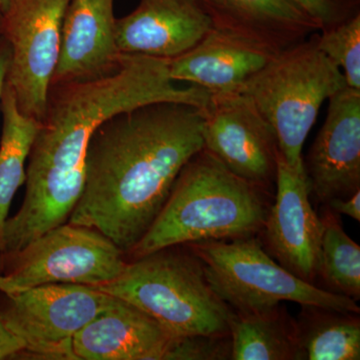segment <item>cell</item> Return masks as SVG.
Here are the masks:
<instances>
[{
	"mask_svg": "<svg viewBox=\"0 0 360 360\" xmlns=\"http://www.w3.org/2000/svg\"><path fill=\"white\" fill-rule=\"evenodd\" d=\"M115 0H70L51 85L108 75L123 54L115 39Z\"/></svg>",
	"mask_w": 360,
	"mask_h": 360,
	"instance_id": "14",
	"label": "cell"
},
{
	"mask_svg": "<svg viewBox=\"0 0 360 360\" xmlns=\"http://www.w3.org/2000/svg\"><path fill=\"white\" fill-rule=\"evenodd\" d=\"M70 0H11L0 14V34L11 49L6 84L23 115L41 120L60 53Z\"/></svg>",
	"mask_w": 360,
	"mask_h": 360,
	"instance_id": "9",
	"label": "cell"
},
{
	"mask_svg": "<svg viewBox=\"0 0 360 360\" xmlns=\"http://www.w3.org/2000/svg\"><path fill=\"white\" fill-rule=\"evenodd\" d=\"M319 49L342 68L348 87L360 90V13L317 33Z\"/></svg>",
	"mask_w": 360,
	"mask_h": 360,
	"instance_id": "22",
	"label": "cell"
},
{
	"mask_svg": "<svg viewBox=\"0 0 360 360\" xmlns=\"http://www.w3.org/2000/svg\"><path fill=\"white\" fill-rule=\"evenodd\" d=\"M127 257L94 229L65 222L14 252L0 253L9 292L53 283L96 286L116 278Z\"/></svg>",
	"mask_w": 360,
	"mask_h": 360,
	"instance_id": "7",
	"label": "cell"
},
{
	"mask_svg": "<svg viewBox=\"0 0 360 360\" xmlns=\"http://www.w3.org/2000/svg\"><path fill=\"white\" fill-rule=\"evenodd\" d=\"M321 222L319 276L329 291L357 302L360 298V246L345 233L333 212H326Z\"/></svg>",
	"mask_w": 360,
	"mask_h": 360,
	"instance_id": "21",
	"label": "cell"
},
{
	"mask_svg": "<svg viewBox=\"0 0 360 360\" xmlns=\"http://www.w3.org/2000/svg\"><path fill=\"white\" fill-rule=\"evenodd\" d=\"M94 288L134 305L175 336L229 333L234 310L210 288L200 258L186 245L127 260L120 276Z\"/></svg>",
	"mask_w": 360,
	"mask_h": 360,
	"instance_id": "4",
	"label": "cell"
},
{
	"mask_svg": "<svg viewBox=\"0 0 360 360\" xmlns=\"http://www.w3.org/2000/svg\"><path fill=\"white\" fill-rule=\"evenodd\" d=\"M229 335L231 359H303L297 322L281 304L255 314L234 311Z\"/></svg>",
	"mask_w": 360,
	"mask_h": 360,
	"instance_id": "18",
	"label": "cell"
},
{
	"mask_svg": "<svg viewBox=\"0 0 360 360\" xmlns=\"http://www.w3.org/2000/svg\"><path fill=\"white\" fill-rule=\"evenodd\" d=\"M328 110L305 165L310 191L322 203L360 191V90L345 86Z\"/></svg>",
	"mask_w": 360,
	"mask_h": 360,
	"instance_id": "12",
	"label": "cell"
},
{
	"mask_svg": "<svg viewBox=\"0 0 360 360\" xmlns=\"http://www.w3.org/2000/svg\"><path fill=\"white\" fill-rule=\"evenodd\" d=\"M212 28L272 52H281L319 32L290 0H200Z\"/></svg>",
	"mask_w": 360,
	"mask_h": 360,
	"instance_id": "16",
	"label": "cell"
},
{
	"mask_svg": "<svg viewBox=\"0 0 360 360\" xmlns=\"http://www.w3.org/2000/svg\"><path fill=\"white\" fill-rule=\"evenodd\" d=\"M231 359V338L227 335L174 336L161 360Z\"/></svg>",
	"mask_w": 360,
	"mask_h": 360,
	"instance_id": "23",
	"label": "cell"
},
{
	"mask_svg": "<svg viewBox=\"0 0 360 360\" xmlns=\"http://www.w3.org/2000/svg\"><path fill=\"white\" fill-rule=\"evenodd\" d=\"M0 292L8 293L9 288L6 278L0 274Z\"/></svg>",
	"mask_w": 360,
	"mask_h": 360,
	"instance_id": "28",
	"label": "cell"
},
{
	"mask_svg": "<svg viewBox=\"0 0 360 360\" xmlns=\"http://www.w3.org/2000/svg\"><path fill=\"white\" fill-rule=\"evenodd\" d=\"M112 300L113 296L94 286L44 284L0 292V317L25 343L22 355L73 360V338Z\"/></svg>",
	"mask_w": 360,
	"mask_h": 360,
	"instance_id": "8",
	"label": "cell"
},
{
	"mask_svg": "<svg viewBox=\"0 0 360 360\" xmlns=\"http://www.w3.org/2000/svg\"><path fill=\"white\" fill-rule=\"evenodd\" d=\"M169 59L123 54L115 70L92 79L51 85L26 168V191L7 219L0 253L14 252L65 224L84 193L86 153L94 130L111 116L155 103L203 108L210 94L179 86Z\"/></svg>",
	"mask_w": 360,
	"mask_h": 360,
	"instance_id": "1",
	"label": "cell"
},
{
	"mask_svg": "<svg viewBox=\"0 0 360 360\" xmlns=\"http://www.w3.org/2000/svg\"><path fill=\"white\" fill-rule=\"evenodd\" d=\"M186 245L200 258L212 290L238 314L265 311L285 302L360 312L352 298L317 288L277 264L252 236Z\"/></svg>",
	"mask_w": 360,
	"mask_h": 360,
	"instance_id": "6",
	"label": "cell"
},
{
	"mask_svg": "<svg viewBox=\"0 0 360 360\" xmlns=\"http://www.w3.org/2000/svg\"><path fill=\"white\" fill-rule=\"evenodd\" d=\"M25 349V343L9 330L0 317V360L22 355Z\"/></svg>",
	"mask_w": 360,
	"mask_h": 360,
	"instance_id": "25",
	"label": "cell"
},
{
	"mask_svg": "<svg viewBox=\"0 0 360 360\" xmlns=\"http://www.w3.org/2000/svg\"><path fill=\"white\" fill-rule=\"evenodd\" d=\"M317 23L329 30L360 13V0H290Z\"/></svg>",
	"mask_w": 360,
	"mask_h": 360,
	"instance_id": "24",
	"label": "cell"
},
{
	"mask_svg": "<svg viewBox=\"0 0 360 360\" xmlns=\"http://www.w3.org/2000/svg\"><path fill=\"white\" fill-rule=\"evenodd\" d=\"M9 4H11V0H0V14L6 11Z\"/></svg>",
	"mask_w": 360,
	"mask_h": 360,
	"instance_id": "29",
	"label": "cell"
},
{
	"mask_svg": "<svg viewBox=\"0 0 360 360\" xmlns=\"http://www.w3.org/2000/svg\"><path fill=\"white\" fill-rule=\"evenodd\" d=\"M296 322L303 359H360V321L356 314L302 307Z\"/></svg>",
	"mask_w": 360,
	"mask_h": 360,
	"instance_id": "20",
	"label": "cell"
},
{
	"mask_svg": "<svg viewBox=\"0 0 360 360\" xmlns=\"http://www.w3.org/2000/svg\"><path fill=\"white\" fill-rule=\"evenodd\" d=\"M201 108L155 103L101 123L87 146L84 193L68 222L96 229L125 257L167 202L180 172L205 148Z\"/></svg>",
	"mask_w": 360,
	"mask_h": 360,
	"instance_id": "2",
	"label": "cell"
},
{
	"mask_svg": "<svg viewBox=\"0 0 360 360\" xmlns=\"http://www.w3.org/2000/svg\"><path fill=\"white\" fill-rule=\"evenodd\" d=\"M134 305L113 297L72 340L75 360H161L174 338Z\"/></svg>",
	"mask_w": 360,
	"mask_h": 360,
	"instance_id": "15",
	"label": "cell"
},
{
	"mask_svg": "<svg viewBox=\"0 0 360 360\" xmlns=\"http://www.w3.org/2000/svg\"><path fill=\"white\" fill-rule=\"evenodd\" d=\"M11 49L8 42L0 34V101L6 86L7 72L11 65Z\"/></svg>",
	"mask_w": 360,
	"mask_h": 360,
	"instance_id": "27",
	"label": "cell"
},
{
	"mask_svg": "<svg viewBox=\"0 0 360 360\" xmlns=\"http://www.w3.org/2000/svg\"><path fill=\"white\" fill-rule=\"evenodd\" d=\"M276 54L212 28L193 49L169 59V75L210 94H229L239 91Z\"/></svg>",
	"mask_w": 360,
	"mask_h": 360,
	"instance_id": "17",
	"label": "cell"
},
{
	"mask_svg": "<svg viewBox=\"0 0 360 360\" xmlns=\"http://www.w3.org/2000/svg\"><path fill=\"white\" fill-rule=\"evenodd\" d=\"M316 37L317 32L276 53L239 89L270 123L281 155L292 167L304 165L303 144L322 104L347 86Z\"/></svg>",
	"mask_w": 360,
	"mask_h": 360,
	"instance_id": "5",
	"label": "cell"
},
{
	"mask_svg": "<svg viewBox=\"0 0 360 360\" xmlns=\"http://www.w3.org/2000/svg\"><path fill=\"white\" fill-rule=\"evenodd\" d=\"M262 193L203 148L181 170L160 214L127 259L169 246L253 236L264 229L269 212Z\"/></svg>",
	"mask_w": 360,
	"mask_h": 360,
	"instance_id": "3",
	"label": "cell"
},
{
	"mask_svg": "<svg viewBox=\"0 0 360 360\" xmlns=\"http://www.w3.org/2000/svg\"><path fill=\"white\" fill-rule=\"evenodd\" d=\"M212 30L200 0H139L132 13L116 18L115 39L122 54L172 59Z\"/></svg>",
	"mask_w": 360,
	"mask_h": 360,
	"instance_id": "13",
	"label": "cell"
},
{
	"mask_svg": "<svg viewBox=\"0 0 360 360\" xmlns=\"http://www.w3.org/2000/svg\"><path fill=\"white\" fill-rule=\"evenodd\" d=\"M333 212L360 221V191L347 198H335L328 203Z\"/></svg>",
	"mask_w": 360,
	"mask_h": 360,
	"instance_id": "26",
	"label": "cell"
},
{
	"mask_svg": "<svg viewBox=\"0 0 360 360\" xmlns=\"http://www.w3.org/2000/svg\"><path fill=\"white\" fill-rule=\"evenodd\" d=\"M276 184V202L262 229L267 248L284 269L314 283L319 276L322 222L309 201L304 165L290 167L279 151Z\"/></svg>",
	"mask_w": 360,
	"mask_h": 360,
	"instance_id": "11",
	"label": "cell"
},
{
	"mask_svg": "<svg viewBox=\"0 0 360 360\" xmlns=\"http://www.w3.org/2000/svg\"><path fill=\"white\" fill-rule=\"evenodd\" d=\"M205 149L229 172L265 191L276 182L278 141L270 123L241 92L210 94L201 108Z\"/></svg>",
	"mask_w": 360,
	"mask_h": 360,
	"instance_id": "10",
	"label": "cell"
},
{
	"mask_svg": "<svg viewBox=\"0 0 360 360\" xmlns=\"http://www.w3.org/2000/svg\"><path fill=\"white\" fill-rule=\"evenodd\" d=\"M4 127L0 141V248L4 226L16 191L25 184L26 160L39 129V120L23 115L6 84L0 101Z\"/></svg>",
	"mask_w": 360,
	"mask_h": 360,
	"instance_id": "19",
	"label": "cell"
}]
</instances>
